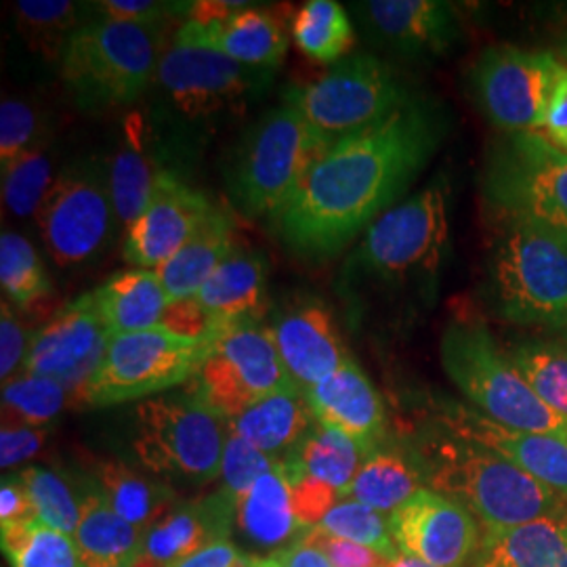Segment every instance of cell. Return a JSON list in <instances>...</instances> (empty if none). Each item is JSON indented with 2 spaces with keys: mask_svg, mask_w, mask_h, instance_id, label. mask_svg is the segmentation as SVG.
Wrapping results in <instances>:
<instances>
[{
  "mask_svg": "<svg viewBox=\"0 0 567 567\" xmlns=\"http://www.w3.org/2000/svg\"><path fill=\"white\" fill-rule=\"evenodd\" d=\"M224 332L185 337L164 326L110 337L102 360L76 391L91 408L161 395L189 383Z\"/></svg>",
  "mask_w": 567,
  "mask_h": 567,
  "instance_id": "obj_9",
  "label": "cell"
},
{
  "mask_svg": "<svg viewBox=\"0 0 567 567\" xmlns=\"http://www.w3.org/2000/svg\"><path fill=\"white\" fill-rule=\"evenodd\" d=\"M389 567H437L431 566V564H426L423 559H419V557H412V555H404V553H400Z\"/></svg>",
  "mask_w": 567,
  "mask_h": 567,
  "instance_id": "obj_57",
  "label": "cell"
},
{
  "mask_svg": "<svg viewBox=\"0 0 567 567\" xmlns=\"http://www.w3.org/2000/svg\"><path fill=\"white\" fill-rule=\"evenodd\" d=\"M440 358L447 379L487 419L515 431L567 440L566 423L540 402L486 324L450 322L442 334Z\"/></svg>",
  "mask_w": 567,
  "mask_h": 567,
  "instance_id": "obj_6",
  "label": "cell"
},
{
  "mask_svg": "<svg viewBox=\"0 0 567 567\" xmlns=\"http://www.w3.org/2000/svg\"><path fill=\"white\" fill-rule=\"evenodd\" d=\"M236 524L252 547L271 550L286 545L297 534V529L303 527L295 511L292 487L282 463L265 473L244 494L238 503Z\"/></svg>",
  "mask_w": 567,
  "mask_h": 567,
  "instance_id": "obj_30",
  "label": "cell"
},
{
  "mask_svg": "<svg viewBox=\"0 0 567 567\" xmlns=\"http://www.w3.org/2000/svg\"><path fill=\"white\" fill-rule=\"evenodd\" d=\"M292 39L307 58L334 65L349 55L355 34L339 2L309 0L292 21Z\"/></svg>",
  "mask_w": 567,
  "mask_h": 567,
  "instance_id": "obj_36",
  "label": "cell"
},
{
  "mask_svg": "<svg viewBox=\"0 0 567 567\" xmlns=\"http://www.w3.org/2000/svg\"><path fill=\"white\" fill-rule=\"evenodd\" d=\"M51 161L44 147L25 154L18 163L2 171V203L4 208L20 217H37L44 196L53 185Z\"/></svg>",
  "mask_w": 567,
  "mask_h": 567,
  "instance_id": "obj_44",
  "label": "cell"
},
{
  "mask_svg": "<svg viewBox=\"0 0 567 567\" xmlns=\"http://www.w3.org/2000/svg\"><path fill=\"white\" fill-rule=\"evenodd\" d=\"M103 498L122 519L147 532L175 507V489L161 477H147L122 461H102L95 471Z\"/></svg>",
  "mask_w": 567,
  "mask_h": 567,
  "instance_id": "obj_31",
  "label": "cell"
},
{
  "mask_svg": "<svg viewBox=\"0 0 567 567\" xmlns=\"http://www.w3.org/2000/svg\"><path fill=\"white\" fill-rule=\"evenodd\" d=\"M82 7L68 0H20L16 21L23 41L47 60H61L72 34L89 21H81Z\"/></svg>",
  "mask_w": 567,
  "mask_h": 567,
  "instance_id": "obj_38",
  "label": "cell"
},
{
  "mask_svg": "<svg viewBox=\"0 0 567 567\" xmlns=\"http://www.w3.org/2000/svg\"><path fill=\"white\" fill-rule=\"evenodd\" d=\"M545 135L557 147L567 152V65L564 63V70L557 79L550 105H548L547 121H545Z\"/></svg>",
  "mask_w": 567,
  "mask_h": 567,
  "instance_id": "obj_53",
  "label": "cell"
},
{
  "mask_svg": "<svg viewBox=\"0 0 567 567\" xmlns=\"http://www.w3.org/2000/svg\"><path fill=\"white\" fill-rule=\"evenodd\" d=\"M482 194L496 219L526 225L567 246V152L547 135L534 131L494 140Z\"/></svg>",
  "mask_w": 567,
  "mask_h": 567,
  "instance_id": "obj_5",
  "label": "cell"
},
{
  "mask_svg": "<svg viewBox=\"0 0 567 567\" xmlns=\"http://www.w3.org/2000/svg\"><path fill=\"white\" fill-rule=\"evenodd\" d=\"M267 564H269V567H276L274 564H271V559H269V557H267Z\"/></svg>",
  "mask_w": 567,
  "mask_h": 567,
  "instance_id": "obj_61",
  "label": "cell"
},
{
  "mask_svg": "<svg viewBox=\"0 0 567 567\" xmlns=\"http://www.w3.org/2000/svg\"><path fill=\"white\" fill-rule=\"evenodd\" d=\"M198 30L204 41L225 58L255 70L278 68L288 51V37L280 20L271 11L250 4L229 20L198 23Z\"/></svg>",
  "mask_w": 567,
  "mask_h": 567,
  "instance_id": "obj_29",
  "label": "cell"
},
{
  "mask_svg": "<svg viewBox=\"0 0 567 567\" xmlns=\"http://www.w3.org/2000/svg\"><path fill=\"white\" fill-rule=\"evenodd\" d=\"M37 224L51 259L60 267L95 259L118 225L107 171L97 161L68 166L44 196Z\"/></svg>",
  "mask_w": 567,
  "mask_h": 567,
  "instance_id": "obj_14",
  "label": "cell"
},
{
  "mask_svg": "<svg viewBox=\"0 0 567 567\" xmlns=\"http://www.w3.org/2000/svg\"><path fill=\"white\" fill-rule=\"evenodd\" d=\"M110 334L93 301V292L61 307L51 322L34 332L25 374L53 379L74 393L102 360Z\"/></svg>",
  "mask_w": 567,
  "mask_h": 567,
  "instance_id": "obj_19",
  "label": "cell"
},
{
  "mask_svg": "<svg viewBox=\"0 0 567 567\" xmlns=\"http://www.w3.org/2000/svg\"><path fill=\"white\" fill-rule=\"evenodd\" d=\"M555 58L566 61L567 65V30L559 37L557 44H555Z\"/></svg>",
  "mask_w": 567,
  "mask_h": 567,
  "instance_id": "obj_58",
  "label": "cell"
},
{
  "mask_svg": "<svg viewBox=\"0 0 567 567\" xmlns=\"http://www.w3.org/2000/svg\"><path fill=\"white\" fill-rule=\"evenodd\" d=\"M425 477L412 456L395 447H377L365 456L344 498H353L379 513L393 515L419 489Z\"/></svg>",
  "mask_w": 567,
  "mask_h": 567,
  "instance_id": "obj_32",
  "label": "cell"
},
{
  "mask_svg": "<svg viewBox=\"0 0 567 567\" xmlns=\"http://www.w3.org/2000/svg\"><path fill=\"white\" fill-rule=\"evenodd\" d=\"M276 567H332L324 553L313 545L297 543L269 555Z\"/></svg>",
  "mask_w": 567,
  "mask_h": 567,
  "instance_id": "obj_55",
  "label": "cell"
},
{
  "mask_svg": "<svg viewBox=\"0 0 567 567\" xmlns=\"http://www.w3.org/2000/svg\"><path fill=\"white\" fill-rule=\"evenodd\" d=\"M236 513L238 501L224 487L175 505L145 532L140 566L175 567L200 548L227 540Z\"/></svg>",
  "mask_w": 567,
  "mask_h": 567,
  "instance_id": "obj_22",
  "label": "cell"
},
{
  "mask_svg": "<svg viewBox=\"0 0 567 567\" xmlns=\"http://www.w3.org/2000/svg\"><path fill=\"white\" fill-rule=\"evenodd\" d=\"M278 465H280V461L267 456L261 450L248 444L231 429L227 431L224 463H221V477H224L221 487L227 489L238 503L244 494L264 477L265 473H269Z\"/></svg>",
  "mask_w": 567,
  "mask_h": 567,
  "instance_id": "obj_46",
  "label": "cell"
},
{
  "mask_svg": "<svg viewBox=\"0 0 567 567\" xmlns=\"http://www.w3.org/2000/svg\"><path fill=\"white\" fill-rule=\"evenodd\" d=\"M161 171L163 168L154 164L147 145L143 143L142 131L137 128L133 135V128H126L124 142L107 166L110 194L118 225L128 229L137 221L154 192Z\"/></svg>",
  "mask_w": 567,
  "mask_h": 567,
  "instance_id": "obj_34",
  "label": "cell"
},
{
  "mask_svg": "<svg viewBox=\"0 0 567 567\" xmlns=\"http://www.w3.org/2000/svg\"><path fill=\"white\" fill-rule=\"evenodd\" d=\"M452 187L444 173L365 229L343 269L349 282L389 299L431 303L450 250Z\"/></svg>",
  "mask_w": 567,
  "mask_h": 567,
  "instance_id": "obj_2",
  "label": "cell"
},
{
  "mask_svg": "<svg viewBox=\"0 0 567 567\" xmlns=\"http://www.w3.org/2000/svg\"><path fill=\"white\" fill-rule=\"evenodd\" d=\"M400 553L437 567H468L484 545L477 517L458 501L431 487L419 489L389 515Z\"/></svg>",
  "mask_w": 567,
  "mask_h": 567,
  "instance_id": "obj_16",
  "label": "cell"
},
{
  "mask_svg": "<svg viewBox=\"0 0 567 567\" xmlns=\"http://www.w3.org/2000/svg\"><path fill=\"white\" fill-rule=\"evenodd\" d=\"M248 2H229V0H198L192 4L189 20L198 23H217L229 20L240 9H246Z\"/></svg>",
  "mask_w": 567,
  "mask_h": 567,
  "instance_id": "obj_56",
  "label": "cell"
},
{
  "mask_svg": "<svg viewBox=\"0 0 567 567\" xmlns=\"http://www.w3.org/2000/svg\"><path fill=\"white\" fill-rule=\"evenodd\" d=\"M93 301L110 337L142 332L163 322L171 305L156 269H124L93 290Z\"/></svg>",
  "mask_w": 567,
  "mask_h": 567,
  "instance_id": "obj_26",
  "label": "cell"
},
{
  "mask_svg": "<svg viewBox=\"0 0 567 567\" xmlns=\"http://www.w3.org/2000/svg\"><path fill=\"white\" fill-rule=\"evenodd\" d=\"M39 147H44V142L37 110L20 100H4L0 105V171Z\"/></svg>",
  "mask_w": 567,
  "mask_h": 567,
  "instance_id": "obj_45",
  "label": "cell"
},
{
  "mask_svg": "<svg viewBox=\"0 0 567 567\" xmlns=\"http://www.w3.org/2000/svg\"><path fill=\"white\" fill-rule=\"evenodd\" d=\"M484 545L507 567H567V515L484 532Z\"/></svg>",
  "mask_w": 567,
  "mask_h": 567,
  "instance_id": "obj_35",
  "label": "cell"
},
{
  "mask_svg": "<svg viewBox=\"0 0 567 567\" xmlns=\"http://www.w3.org/2000/svg\"><path fill=\"white\" fill-rule=\"evenodd\" d=\"M303 393L320 425L349 435L368 454L381 446L385 435V405L379 391L353 360Z\"/></svg>",
  "mask_w": 567,
  "mask_h": 567,
  "instance_id": "obj_23",
  "label": "cell"
},
{
  "mask_svg": "<svg viewBox=\"0 0 567 567\" xmlns=\"http://www.w3.org/2000/svg\"><path fill=\"white\" fill-rule=\"evenodd\" d=\"M0 284L4 297L21 309L51 295V280L37 248L16 231H2L0 238Z\"/></svg>",
  "mask_w": 567,
  "mask_h": 567,
  "instance_id": "obj_40",
  "label": "cell"
},
{
  "mask_svg": "<svg viewBox=\"0 0 567 567\" xmlns=\"http://www.w3.org/2000/svg\"><path fill=\"white\" fill-rule=\"evenodd\" d=\"M437 426L473 446L507 458L567 498V440L501 425L475 408L440 398L433 404Z\"/></svg>",
  "mask_w": 567,
  "mask_h": 567,
  "instance_id": "obj_18",
  "label": "cell"
},
{
  "mask_svg": "<svg viewBox=\"0 0 567 567\" xmlns=\"http://www.w3.org/2000/svg\"><path fill=\"white\" fill-rule=\"evenodd\" d=\"M301 540L307 545L320 548L332 567H389L391 564L372 548L355 545L351 540H344V538L332 536V534H326L316 527L307 529V534H303Z\"/></svg>",
  "mask_w": 567,
  "mask_h": 567,
  "instance_id": "obj_50",
  "label": "cell"
},
{
  "mask_svg": "<svg viewBox=\"0 0 567 567\" xmlns=\"http://www.w3.org/2000/svg\"><path fill=\"white\" fill-rule=\"evenodd\" d=\"M224 419L192 395L171 393L143 400L133 421V452L140 465L166 484L204 486L221 477Z\"/></svg>",
  "mask_w": 567,
  "mask_h": 567,
  "instance_id": "obj_10",
  "label": "cell"
},
{
  "mask_svg": "<svg viewBox=\"0 0 567 567\" xmlns=\"http://www.w3.org/2000/svg\"><path fill=\"white\" fill-rule=\"evenodd\" d=\"M412 97L395 70L370 53H351L318 81L284 93L330 143L383 121Z\"/></svg>",
  "mask_w": 567,
  "mask_h": 567,
  "instance_id": "obj_11",
  "label": "cell"
},
{
  "mask_svg": "<svg viewBox=\"0 0 567 567\" xmlns=\"http://www.w3.org/2000/svg\"><path fill=\"white\" fill-rule=\"evenodd\" d=\"M564 63L548 51L513 44L484 49L468 72L471 95L503 135L545 126L548 105Z\"/></svg>",
  "mask_w": 567,
  "mask_h": 567,
  "instance_id": "obj_13",
  "label": "cell"
},
{
  "mask_svg": "<svg viewBox=\"0 0 567 567\" xmlns=\"http://www.w3.org/2000/svg\"><path fill=\"white\" fill-rule=\"evenodd\" d=\"M297 386L278 353L269 328L244 322L227 328L189 379L185 393L231 423L250 405L284 389Z\"/></svg>",
  "mask_w": 567,
  "mask_h": 567,
  "instance_id": "obj_12",
  "label": "cell"
},
{
  "mask_svg": "<svg viewBox=\"0 0 567 567\" xmlns=\"http://www.w3.org/2000/svg\"><path fill=\"white\" fill-rule=\"evenodd\" d=\"M534 393L567 425V344L527 339L508 349Z\"/></svg>",
  "mask_w": 567,
  "mask_h": 567,
  "instance_id": "obj_39",
  "label": "cell"
},
{
  "mask_svg": "<svg viewBox=\"0 0 567 567\" xmlns=\"http://www.w3.org/2000/svg\"><path fill=\"white\" fill-rule=\"evenodd\" d=\"M81 524L74 540L84 567H128L142 561L145 532L122 519L95 482L81 494Z\"/></svg>",
  "mask_w": 567,
  "mask_h": 567,
  "instance_id": "obj_27",
  "label": "cell"
},
{
  "mask_svg": "<svg viewBox=\"0 0 567 567\" xmlns=\"http://www.w3.org/2000/svg\"><path fill=\"white\" fill-rule=\"evenodd\" d=\"M255 566V557H250V555H248V559H246V561H244L243 566L240 567H252Z\"/></svg>",
  "mask_w": 567,
  "mask_h": 567,
  "instance_id": "obj_60",
  "label": "cell"
},
{
  "mask_svg": "<svg viewBox=\"0 0 567 567\" xmlns=\"http://www.w3.org/2000/svg\"><path fill=\"white\" fill-rule=\"evenodd\" d=\"M224 328L261 322L267 309V261L261 252L236 248L194 297Z\"/></svg>",
  "mask_w": 567,
  "mask_h": 567,
  "instance_id": "obj_24",
  "label": "cell"
},
{
  "mask_svg": "<svg viewBox=\"0 0 567 567\" xmlns=\"http://www.w3.org/2000/svg\"><path fill=\"white\" fill-rule=\"evenodd\" d=\"M330 145L292 103L274 107L248 128L229 158L225 185L234 208L248 219H269Z\"/></svg>",
  "mask_w": 567,
  "mask_h": 567,
  "instance_id": "obj_4",
  "label": "cell"
},
{
  "mask_svg": "<svg viewBox=\"0 0 567 567\" xmlns=\"http://www.w3.org/2000/svg\"><path fill=\"white\" fill-rule=\"evenodd\" d=\"M37 508L30 501L28 489L18 475L4 477L0 487V526L2 524H28L37 522Z\"/></svg>",
  "mask_w": 567,
  "mask_h": 567,
  "instance_id": "obj_52",
  "label": "cell"
},
{
  "mask_svg": "<svg viewBox=\"0 0 567 567\" xmlns=\"http://www.w3.org/2000/svg\"><path fill=\"white\" fill-rule=\"evenodd\" d=\"M65 405V386L53 379L21 372L2 385V426H51Z\"/></svg>",
  "mask_w": 567,
  "mask_h": 567,
  "instance_id": "obj_41",
  "label": "cell"
},
{
  "mask_svg": "<svg viewBox=\"0 0 567 567\" xmlns=\"http://www.w3.org/2000/svg\"><path fill=\"white\" fill-rule=\"evenodd\" d=\"M34 332L21 326L18 316L7 303L0 307V379L2 385L21 374L30 353Z\"/></svg>",
  "mask_w": 567,
  "mask_h": 567,
  "instance_id": "obj_49",
  "label": "cell"
},
{
  "mask_svg": "<svg viewBox=\"0 0 567 567\" xmlns=\"http://www.w3.org/2000/svg\"><path fill=\"white\" fill-rule=\"evenodd\" d=\"M161 47L156 28L89 21L63 49L61 81L86 112L131 105L158 74Z\"/></svg>",
  "mask_w": 567,
  "mask_h": 567,
  "instance_id": "obj_7",
  "label": "cell"
},
{
  "mask_svg": "<svg viewBox=\"0 0 567 567\" xmlns=\"http://www.w3.org/2000/svg\"><path fill=\"white\" fill-rule=\"evenodd\" d=\"M368 32L405 58H437L461 37L452 4L440 0H370L355 4Z\"/></svg>",
  "mask_w": 567,
  "mask_h": 567,
  "instance_id": "obj_21",
  "label": "cell"
},
{
  "mask_svg": "<svg viewBox=\"0 0 567 567\" xmlns=\"http://www.w3.org/2000/svg\"><path fill=\"white\" fill-rule=\"evenodd\" d=\"M128 567H143V566H140V564H137V566H128Z\"/></svg>",
  "mask_w": 567,
  "mask_h": 567,
  "instance_id": "obj_62",
  "label": "cell"
},
{
  "mask_svg": "<svg viewBox=\"0 0 567 567\" xmlns=\"http://www.w3.org/2000/svg\"><path fill=\"white\" fill-rule=\"evenodd\" d=\"M318 421L299 386L267 395L227 423L248 444L282 463Z\"/></svg>",
  "mask_w": 567,
  "mask_h": 567,
  "instance_id": "obj_28",
  "label": "cell"
},
{
  "mask_svg": "<svg viewBox=\"0 0 567 567\" xmlns=\"http://www.w3.org/2000/svg\"><path fill=\"white\" fill-rule=\"evenodd\" d=\"M0 540L11 567H84L74 536L39 519L2 524Z\"/></svg>",
  "mask_w": 567,
  "mask_h": 567,
  "instance_id": "obj_37",
  "label": "cell"
},
{
  "mask_svg": "<svg viewBox=\"0 0 567 567\" xmlns=\"http://www.w3.org/2000/svg\"><path fill=\"white\" fill-rule=\"evenodd\" d=\"M487 257V301L511 324L567 328V246L498 219Z\"/></svg>",
  "mask_w": 567,
  "mask_h": 567,
  "instance_id": "obj_8",
  "label": "cell"
},
{
  "mask_svg": "<svg viewBox=\"0 0 567 567\" xmlns=\"http://www.w3.org/2000/svg\"><path fill=\"white\" fill-rule=\"evenodd\" d=\"M252 567H269V564H267V557H255V566Z\"/></svg>",
  "mask_w": 567,
  "mask_h": 567,
  "instance_id": "obj_59",
  "label": "cell"
},
{
  "mask_svg": "<svg viewBox=\"0 0 567 567\" xmlns=\"http://www.w3.org/2000/svg\"><path fill=\"white\" fill-rule=\"evenodd\" d=\"M51 426L4 425L0 431V465L2 468L21 465L34 458L42 446Z\"/></svg>",
  "mask_w": 567,
  "mask_h": 567,
  "instance_id": "obj_51",
  "label": "cell"
},
{
  "mask_svg": "<svg viewBox=\"0 0 567 567\" xmlns=\"http://www.w3.org/2000/svg\"><path fill=\"white\" fill-rule=\"evenodd\" d=\"M194 2H158V0H102L93 9L105 20L121 21L142 28H156L163 21L192 11Z\"/></svg>",
  "mask_w": 567,
  "mask_h": 567,
  "instance_id": "obj_47",
  "label": "cell"
},
{
  "mask_svg": "<svg viewBox=\"0 0 567 567\" xmlns=\"http://www.w3.org/2000/svg\"><path fill=\"white\" fill-rule=\"evenodd\" d=\"M365 456L368 452L355 440L337 429L316 423L282 463L332 487L339 498H344L364 465Z\"/></svg>",
  "mask_w": 567,
  "mask_h": 567,
  "instance_id": "obj_33",
  "label": "cell"
},
{
  "mask_svg": "<svg viewBox=\"0 0 567 567\" xmlns=\"http://www.w3.org/2000/svg\"><path fill=\"white\" fill-rule=\"evenodd\" d=\"M282 466L292 487V501L299 524L307 529L318 526L324 519L326 513L339 501V494L318 480H311L284 463Z\"/></svg>",
  "mask_w": 567,
  "mask_h": 567,
  "instance_id": "obj_48",
  "label": "cell"
},
{
  "mask_svg": "<svg viewBox=\"0 0 567 567\" xmlns=\"http://www.w3.org/2000/svg\"><path fill=\"white\" fill-rule=\"evenodd\" d=\"M156 76L182 114L208 118L243 105L267 72L225 58L204 41L198 23L187 20L164 47Z\"/></svg>",
  "mask_w": 567,
  "mask_h": 567,
  "instance_id": "obj_15",
  "label": "cell"
},
{
  "mask_svg": "<svg viewBox=\"0 0 567 567\" xmlns=\"http://www.w3.org/2000/svg\"><path fill=\"white\" fill-rule=\"evenodd\" d=\"M215 208L217 204L204 192L163 168L142 215L126 229L124 261L142 269H158L192 240Z\"/></svg>",
  "mask_w": 567,
  "mask_h": 567,
  "instance_id": "obj_17",
  "label": "cell"
},
{
  "mask_svg": "<svg viewBox=\"0 0 567 567\" xmlns=\"http://www.w3.org/2000/svg\"><path fill=\"white\" fill-rule=\"evenodd\" d=\"M236 250V225L221 206L206 219L192 240L156 269L171 303L194 299L208 278Z\"/></svg>",
  "mask_w": 567,
  "mask_h": 567,
  "instance_id": "obj_25",
  "label": "cell"
},
{
  "mask_svg": "<svg viewBox=\"0 0 567 567\" xmlns=\"http://www.w3.org/2000/svg\"><path fill=\"white\" fill-rule=\"evenodd\" d=\"M246 559L248 555H243L234 543L221 540L210 547L200 548L175 567H240Z\"/></svg>",
  "mask_w": 567,
  "mask_h": 567,
  "instance_id": "obj_54",
  "label": "cell"
},
{
  "mask_svg": "<svg viewBox=\"0 0 567 567\" xmlns=\"http://www.w3.org/2000/svg\"><path fill=\"white\" fill-rule=\"evenodd\" d=\"M414 458L429 487L465 505L486 532L567 515L566 496L507 458L463 442L440 426L419 440Z\"/></svg>",
  "mask_w": 567,
  "mask_h": 567,
  "instance_id": "obj_3",
  "label": "cell"
},
{
  "mask_svg": "<svg viewBox=\"0 0 567 567\" xmlns=\"http://www.w3.org/2000/svg\"><path fill=\"white\" fill-rule=\"evenodd\" d=\"M316 529L372 548L379 555H383L386 561H393L400 555V548L395 545L389 527V519L383 517V513L365 507L353 498L337 501Z\"/></svg>",
  "mask_w": 567,
  "mask_h": 567,
  "instance_id": "obj_42",
  "label": "cell"
},
{
  "mask_svg": "<svg viewBox=\"0 0 567 567\" xmlns=\"http://www.w3.org/2000/svg\"><path fill=\"white\" fill-rule=\"evenodd\" d=\"M267 328L290 381L301 391L318 385L351 360L332 311L318 299L288 305Z\"/></svg>",
  "mask_w": 567,
  "mask_h": 567,
  "instance_id": "obj_20",
  "label": "cell"
},
{
  "mask_svg": "<svg viewBox=\"0 0 567 567\" xmlns=\"http://www.w3.org/2000/svg\"><path fill=\"white\" fill-rule=\"evenodd\" d=\"M442 103L414 95L372 126L332 143L271 217L280 243L307 261L343 252L416 182L446 140Z\"/></svg>",
  "mask_w": 567,
  "mask_h": 567,
  "instance_id": "obj_1",
  "label": "cell"
},
{
  "mask_svg": "<svg viewBox=\"0 0 567 567\" xmlns=\"http://www.w3.org/2000/svg\"><path fill=\"white\" fill-rule=\"evenodd\" d=\"M18 477L30 494L39 522L74 536L76 527L81 524V496L60 473L42 466H28L18 473Z\"/></svg>",
  "mask_w": 567,
  "mask_h": 567,
  "instance_id": "obj_43",
  "label": "cell"
}]
</instances>
